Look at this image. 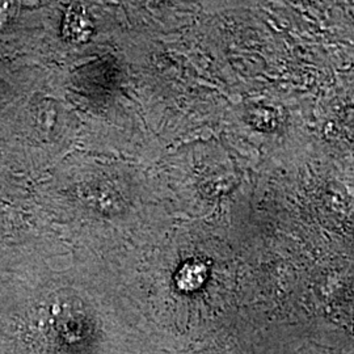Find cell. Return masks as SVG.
Listing matches in <instances>:
<instances>
[{
    "mask_svg": "<svg viewBox=\"0 0 354 354\" xmlns=\"http://www.w3.org/2000/svg\"><path fill=\"white\" fill-rule=\"evenodd\" d=\"M62 32L66 39L71 42L80 44L88 41L93 32V23L87 10L80 6L70 7L64 15Z\"/></svg>",
    "mask_w": 354,
    "mask_h": 354,
    "instance_id": "6da1fadb",
    "label": "cell"
}]
</instances>
